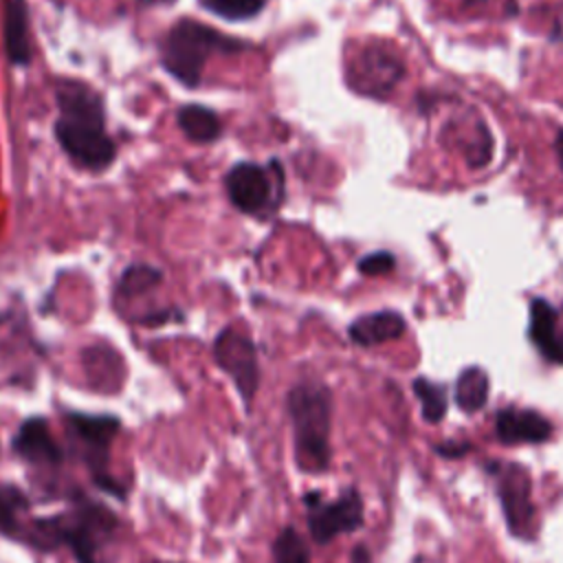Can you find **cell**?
Masks as SVG:
<instances>
[{
	"mask_svg": "<svg viewBox=\"0 0 563 563\" xmlns=\"http://www.w3.org/2000/svg\"><path fill=\"white\" fill-rule=\"evenodd\" d=\"M114 530V512L101 501L77 493L68 512L29 519L20 543L37 552H53L59 545H66L77 563H99L97 552Z\"/></svg>",
	"mask_w": 563,
	"mask_h": 563,
	"instance_id": "6da1fadb",
	"label": "cell"
},
{
	"mask_svg": "<svg viewBox=\"0 0 563 563\" xmlns=\"http://www.w3.org/2000/svg\"><path fill=\"white\" fill-rule=\"evenodd\" d=\"M59 119L55 136L64 152L84 167H106L114 158V143L106 134L103 108L99 95L79 81H62L57 86Z\"/></svg>",
	"mask_w": 563,
	"mask_h": 563,
	"instance_id": "7a4b0ae2",
	"label": "cell"
},
{
	"mask_svg": "<svg viewBox=\"0 0 563 563\" xmlns=\"http://www.w3.org/2000/svg\"><path fill=\"white\" fill-rule=\"evenodd\" d=\"M286 411L292 431L295 464L306 473H321L330 466L332 394L314 380L297 383L286 394Z\"/></svg>",
	"mask_w": 563,
	"mask_h": 563,
	"instance_id": "3957f363",
	"label": "cell"
},
{
	"mask_svg": "<svg viewBox=\"0 0 563 563\" xmlns=\"http://www.w3.org/2000/svg\"><path fill=\"white\" fill-rule=\"evenodd\" d=\"M64 422L70 442L77 446V453L88 468L92 484L99 490L125 501V486H121L110 473V449L121 431V418L114 413H86L66 409Z\"/></svg>",
	"mask_w": 563,
	"mask_h": 563,
	"instance_id": "277c9868",
	"label": "cell"
},
{
	"mask_svg": "<svg viewBox=\"0 0 563 563\" xmlns=\"http://www.w3.org/2000/svg\"><path fill=\"white\" fill-rule=\"evenodd\" d=\"M242 42L213 31L196 20H180L167 33L161 57L167 73H172L185 86H198L202 68L213 53L240 51Z\"/></svg>",
	"mask_w": 563,
	"mask_h": 563,
	"instance_id": "5b68a950",
	"label": "cell"
},
{
	"mask_svg": "<svg viewBox=\"0 0 563 563\" xmlns=\"http://www.w3.org/2000/svg\"><path fill=\"white\" fill-rule=\"evenodd\" d=\"M303 506L308 532L317 545H328L339 534L354 532L363 526V499L356 488L343 490L332 501H325L319 490H308Z\"/></svg>",
	"mask_w": 563,
	"mask_h": 563,
	"instance_id": "8992f818",
	"label": "cell"
},
{
	"mask_svg": "<svg viewBox=\"0 0 563 563\" xmlns=\"http://www.w3.org/2000/svg\"><path fill=\"white\" fill-rule=\"evenodd\" d=\"M213 358L218 367L233 380L246 409L251 407L260 387V367L255 343L238 328H224L213 343Z\"/></svg>",
	"mask_w": 563,
	"mask_h": 563,
	"instance_id": "52a82bcc",
	"label": "cell"
},
{
	"mask_svg": "<svg viewBox=\"0 0 563 563\" xmlns=\"http://www.w3.org/2000/svg\"><path fill=\"white\" fill-rule=\"evenodd\" d=\"M497 471V490L504 506L508 530L517 537H528L532 528V504H530V477L517 464L495 466Z\"/></svg>",
	"mask_w": 563,
	"mask_h": 563,
	"instance_id": "ba28073f",
	"label": "cell"
},
{
	"mask_svg": "<svg viewBox=\"0 0 563 563\" xmlns=\"http://www.w3.org/2000/svg\"><path fill=\"white\" fill-rule=\"evenodd\" d=\"M11 451L33 466L57 468L64 462V451L51 433V424L42 416H29L20 422L11 438Z\"/></svg>",
	"mask_w": 563,
	"mask_h": 563,
	"instance_id": "9c48e42d",
	"label": "cell"
},
{
	"mask_svg": "<svg viewBox=\"0 0 563 563\" xmlns=\"http://www.w3.org/2000/svg\"><path fill=\"white\" fill-rule=\"evenodd\" d=\"M400 75V62L380 46H367L350 66V84L365 95L389 92Z\"/></svg>",
	"mask_w": 563,
	"mask_h": 563,
	"instance_id": "30bf717a",
	"label": "cell"
},
{
	"mask_svg": "<svg viewBox=\"0 0 563 563\" xmlns=\"http://www.w3.org/2000/svg\"><path fill=\"white\" fill-rule=\"evenodd\" d=\"M227 194L235 209L244 213H260L271 202L268 174L255 163H238L229 169Z\"/></svg>",
	"mask_w": 563,
	"mask_h": 563,
	"instance_id": "8fae6325",
	"label": "cell"
},
{
	"mask_svg": "<svg viewBox=\"0 0 563 563\" xmlns=\"http://www.w3.org/2000/svg\"><path fill=\"white\" fill-rule=\"evenodd\" d=\"M495 433L504 444H539L552 435V422L534 409L506 407L495 418Z\"/></svg>",
	"mask_w": 563,
	"mask_h": 563,
	"instance_id": "7c38bea8",
	"label": "cell"
},
{
	"mask_svg": "<svg viewBox=\"0 0 563 563\" xmlns=\"http://www.w3.org/2000/svg\"><path fill=\"white\" fill-rule=\"evenodd\" d=\"M530 339L552 363H563V339L556 334V310L545 299L530 303Z\"/></svg>",
	"mask_w": 563,
	"mask_h": 563,
	"instance_id": "4fadbf2b",
	"label": "cell"
},
{
	"mask_svg": "<svg viewBox=\"0 0 563 563\" xmlns=\"http://www.w3.org/2000/svg\"><path fill=\"white\" fill-rule=\"evenodd\" d=\"M405 319L398 312L391 310H380V312H372V314H363L358 317L347 334L356 345L369 347V345H378L385 341H394L405 332Z\"/></svg>",
	"mask_w": 563,
	"mask_h": 563,
	"instance_id": "5bb4252c",
	"label": "cell"
},
{
	"mask_svg": "<svg viewBox=\"0 0 563 563\" xmlns=\"http://www.w3.org/2000/svg\"><path fill=\"white\" fill-rule=\"evenodd\" d=\"M4 48L7 57L15 66H26L31 62L29 42V13L24 0H4Z\"/></svg>",
	"mask_w": 563,
	"mask_h": 563,
	"instance_id": "9a60e30c",
	"label": "cell"
},
{
	"mask_svg": "<svg viewBox=\"0 0 563 563\" xmlns=\"http://www.w3.org/2000/svg\"><path fill=\"white\" fill-rule=\"evenodd\" d=\"M31 501L29 495L11 484V482H0V534L11 539V541H22L24 530H26V515H29Z\"/></svg>",
	"mask_w": 563,
	"mask_h": 563,
	"instance_id": "2e32d148",
	"label": "cell"
},
{
	"mask_svg": "<svg viewBox=\"0 0 563 563\" xmlns=\"http://www.w3.org/2000/svg\"><path fill=\"white\" fill-rule=\"evenodd\" d=\"M178 125L187 139L198 143H209L220 136V119L213 110L198 103H189L178 110Z\"/></svg>",
	"mask_w": 563,
	"mask_h": 563,
	"instance_id": "e0dca14e",
	"label": "cell"
},
{
	"mask_svg": "<svg viewBox=\"0 0 563 563\" xmlns=\"http://www.w3.org/2000/svg\"><path fill=\"white\" fill-rule=\"evenodd\" d=\"M455 400L462 411L475 413L488 400V376L482 367H466L455 383Z\"/></svg>",
	"mask_w": 563,
	"mask_h": 563,
	"instance_id": "ac0fdd59",
	"label": "cell"
},
{
	"mask_svg": "<svg viewBox=\"0 0 563 563\" xmlns=\"http://www.w3.org/2000/svg\"><path fill=\"white\" fill-rule=\"evenodd\" d=\"M273 563H310V548L295 526H284L271 543Z\"/></svg>",
	"mask_w": 563,
	"mask_h": 563,
	"instance_id": "d6986e66",
	"label": "cell"
},
{
	"mask_svg": "<svg viewBox=\"0 0 563 563\" xmlns=\"http://www.w3.org/2000/svg\"><path fill=\"white\" fill-rule=\"evenodd\" d=\"M413 394L420 400L422 418L427 422H440L446 416V389L444 385L431 383L429 378H416L413 380Z\"/></svg>",
	"mask_w": 563,
	"mask_h": 563,
	"instance_id": "ffe728a7",
	"label": "cell"
},
{
	"mask_svg": "<svg viewBox=\"0 0 563 563\" xmlns=\"http://www.w3.org/2000/svg\"><path fill=\"white\" fill-rule=\"evenodd\" d=\"M200 4L224 20H246L262 11L264 0H200Z\"/></svg>",
	"mask_w": 563,
	"mask_h": 563,
	"instance_id": "44dd1931",
	"label": "cell"
},
{
	"mask_svg": "<svg viewBox=\"0 0 563 563\" xmlns=\"http://www.w3.org/2000/svg\"><path fill=\"white\" fill-rule=\"evenodd\" d=\"M161 282V273L147 264H134L130 266L123 275H121V282H119V292L125 295V297H132V295H139V292H145L150 290L152 286H156Z\"/></svg>",
	"mask_w": 563,
	"mask_h": 563,
	"instance_id": "7402d4cb",
	"label": "cell"
},
{
	"mask_svg": "<svg viewBox=\"0 0 563 563\" xmlns=\"http://www.w3.org/2000/svg\"><path fill=\"white\" fill-rule=\"evenodd\" d=\"M394 255L387 253V251H378V253H372V255H365L361 262H358V271L363 275H383V273H389L394 268Z\"/></svg>",
	"mask_w": 563,
	"mask_h": 563,
	"instance_id": "603a6c76",
	"label": "cell"
},
{
	"mask_svg": "<svg viewBox=\"0 0 563 563\" xmlns=\"http://www.w3.org/2000/svg\"><path fill=\"white\" fill-rule=\"evenodd\" d=\"M440 455H444V457H460L462 453H466L468 451V444H455V442H449V444H442V446H438L435 449Z\"/></svg>",
	"mask_w": 563,
	"mask_h": 563,
	"instance_id": "cb8c5ba5",
	"label": "cell"
},
{
	"mask_svg": "<svg viewBox=\"0 0 563 563\" xmlns=\"http://www.w3.org/2000/svg\"><path fill=\"white\" fill-rule=\"evenodd\" d=\"M372 556H369V550L365 545H356L352 550V563H369Z\"/></svg>",
	"mask_w": 563,
	"mask_h": 563,
	"instance_id": "d4e9b609",
	"label": "cell"
},
{
	"mask_svg": "<svg viewBox=\"0 0 563 563\" xmlns=\"http://www.w3.org/2000/svg\"><path fill=\"white\" fill-rule=\"evenodd\" d=\"M554 147H556V154H559V161H561V167H563V130L559 132Z\"/></svg>",
	"mask_w": 563,
	"mask_h": 563,
	"instance_id": "484cf974",
	"label": "cell"
},
{
	"mask_svg": "<svg viewBox=\"0 0 563 563\" xmlns=\"http://www.w3.org/2000/svg\"><path fill=\"white\" fill-rule=\"evenodd\" d=\"M147 563H174V561H147Z\"/></svg>",
	"mask_w": 563,
	"mask_h": 563,
	"instance_id": "4316f807",
	"label": "cell"
},
{
	"mask_svg": "<svg viewBox=\"0 0 563 563\" xmlns=\"http://www.w3.org/2000/svg\"><path fill=\"white\" fill-rule=\"evenodd\" d=\"M471 2H475V0H471Z\"/></svg>",
	"mask_w": 563,
	"mask_h": 563,
	"instance_id": "83f0119b",
	"label": "cell"
}]
</instances>
